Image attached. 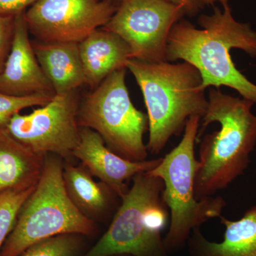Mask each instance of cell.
I'll return each instance as SVG.
<instances>
[{
	"mask_svg": "<svg viewBox=\"0 0 256 256\" xmlns=\"http://www.w3.org/2000/svg\"><path fill=\"white\" fill-rule=\"evenodd\" d=\"M198 22L201 28L185 20L173 26L168 40V62L191 64L201 74L205 89L229 87L256 104V84L239 72L230 54L238 48L256 58V32L248 24L236 21L229 6H215L213 14L201 15Z\"/></svg>",
	"mask_w": 256,
	"mask_h": 256,
	"instance_id": "1",
	"label": "cell"
},
{
	"mask_svg": "<svg viewBox=\"0 0 256 256\" xmlns=\"http://www.w3.org/2000/svg\"><path fill=\"white\" fill-rule=\"evenodd\" d=\"M208 105L202 118L196 142L207 126L220 124L200 143L198 168L195 178L196 200L214 196L244 174L256 144V116L254 102L224 94L218 88L208 92Z\"/></svg>",
	"mask_w": 256,
	"mask_h": 256,
	"instance_id": "2",
	"label": "cell"
},
{
	"mask_svg": "<svg viewBox=\"0 0 256 256\" xmlns=\"http://www.w3.org/2000/svg\"><path fill=\"white\" fill-rule=\"evenodd\" d=\"M126 68L140 88L148 110V151L158 154L173 136L184 130L190 118L202 119L206 112L208 99L201 74L184 62L149 63L132 58Z\"/></svg>",
	"mask_w": 256,
	"mask_h": 256,
	"instance_id": "3",
	"label": "cell"
},
{
	"mask_svg": "<svg viewBox=\"0 0 256 256\" xmlns=\"http://www.w3.org/2000/svg\"><path fill=\"white\" fill-rule=\"evenodd\" d=\"M201 118L192 116L185 126L181 142L170 151L150 174L162 180L163 202L170 213L169 230L164 238L168 252H176L186 246L192 230L210 220L220 218L225 208L222 196L196 200L195 178L198 160L194 146Z\"/></svg>",
	"mask_w": 256,
	"mask_h": 256,
	"instance_id": "4",
	"label": "cell"
},
{
	"mask_svg": "<svg viewBox=\"0 0 256 256\" xmlns=\"http://www.w3.org/2000/svg\"><path fill=\"white\" fill-rule=\"evenodd\" d=\"M62 158L44 156L36 188L24 204L0 256H18L37 242L64 234L90 235L94 224L69 197Z\"/></svg>",
	"mask_w": 256,
	"mask_h": 256,
	"instance_id": "5",
	"label": "cell"
},
{
	"mask_svg": "<svg viewBox=\"0 0 256 256\" xmlns=\"http://www.w3.org/2000/svg\"><path fill=\"white\" fill-rule=\"evenodd\" d=\"M132 180L107 232L84 256H169L162 237L169 218L162 180L148 172Z\"/></svg>",
	"mask_w": 256,
	"mask_h": 256,
	"instance_id": "6",
	"label": "cell"
},
{
	"mask_svg": "<svg viewBox=\"0 0 256 256\" xmlns=\"http://www.w3.org/2000/svg\"><path fill=\"white\" fill-rule=\"evenodd\" d=\"M126 68L112 72L79 106V126L96 131L111 151L133 162L146 160L148 118L138 110L126 84Z\"/></svg>",
	"mask_w": 256,
	"mask_h": 256,
	"instance_id": "7",
	"label": "cell"
},
{
	"mask_svg": "<svg viewBox=\"0 0 256 256\" xmlns=\"http://www.w3.org/2000/svg\"><path fill=\"white\" fill-rule=\"evenodd\" d=\"M181 6L163 0H124L102 28L127 43L132 60L168 62L170 31L184 16Z\"/></svg>",
	"mask_w": 256,
	"mask_h": 256,
	"instance_id": "8",
	"label": "cell"
},
{
	"mask_svg": "<svg viewBox=\"0 0 256 256\" xmlns=\"http://www.w3.org/2000/svg\"><path fill=\"white\" fill-rule=\"evenodd\" d=\"M78 109L75 92L55 95L31 114H15L4 129L36 154L52 153L68 160L80 142Z\"/></svg>",
	"mask_w": 256,
	"mask_h": 256,
	"instance_id": "9",
	"label": "cell"
},
{
	"mask_svg": "<svg viewBox=\"0 0 256 256\" xmlns=\"http://www.w3.org/2000/svg\"><path fill=\"white\" fill-rule=\"evenodd\" d=\"M118 6L108 0H38L24 18L40 42L79 43L104 28Z\"/></svg>",
	"mask_w": 256,
	"mask_h": 256,
	"instance_id": "10",
	"label": "cell"
},
{
	"mask_svg": "<svg viewBox=\"0 0 256 256\" xmlns=\"http://www.w3.org/2000/svg\"><path fill=\"white\" fill-rule=\"evenodd\" d=\"M24 12L14 16L11 50L0 73V92L14 96H54V90L44 74L28 38Z\"/></svg>",
	"mask_w": 256,
	"mask_h": 256,
	"instance_id": "11",
	"label": "cell"
},
{
	"mask_svg": "<svg viewBox=\"0 0 256 256\" xmlns=\"http://www.w3.org/2000/svg\"><path fill=\"white\" fill-rule=\"evenodd\" d=\"M80 136L73 158L80 160L90 174L97 176L120 198L129 190L126 182L130 178L138 173L154 169L162 158L130 161L111 151L100 134L90 128H82Z\"/></svg>",
	"mask_w": 256,
	"mask_h": 256,
	"instance_id": "12",
	"label": "cell"
},
{
	"mask_svg": "<svg viewBox=\"0 0 256 256\" xmlns=\"http://www.w3.org/2000/svg\"><path fill=\"white\" fill-rule=\"evenodd\" d=\"M86 84L96 88L112 72L126 68L132 60L130 50L118 35L96 30L78 43Z\"/></svg>",
	"mask_w": 256,
	"mask_h": 256,
	"instance_id": "13",
	"label": "cell"
},
{
	"mask_svg": "<svg viewBox=\"0 0 256 256\" xmlns=\"http://www.w3.org/2000/svg\"><path fill=\"white\" fill-rule=\"evenodd\" d=\"M220 218L225 226L223 242H210L200 227L194 228L186 242L191 256H256V205L239 220H229L223 216Z\"/></svg>",
	"mask_w": 256,
	"mask_h": 256,
	"instance_id": "14",
	"label": "cell"
},
{
	"mask_svg": "<svg viewBox=\"0 0 256 256\" xmlns=\"http://www.w3.org/2000/svg\"><path fill=\"white\" fill-rule=\"evenodd\" d=\"M33 47L56 95L76 92L86 84L78 43L40 42Z\"/></svg>",
	"mask_w": 256,
	"mask_h": 256,
	"instance_id": "15",
	"label": "cell"
},
{
	"mask_svg": "<svg viewBox=\"0 0 256 256\" xmlns=\"http://www.w3.org/2000/svg\"><path fill=\"white\" fill-rule=\"evenodd\" d=\"M44 162V156L34 152L0 128V193L36 186Z\"/></svg>",
	"mask_w": 256,
	"mask_h": 256,
	"instance_id": "16",
	"label": "cell"
},
{
	"mask_svg": "<svg viewBox=\"0 0 256 256\" xmlns=\"http://www.w3.org/2000/svg\"><path fill=\"white\" fill-rule=\"evenodd\" d=\"M63 175L69 197L84 214L102 213L110 205L112 195H116L105 184L96 183L82 164H66Z\"/></svg>",
	"mask_w": 256,
	"mask_h": 256,
	"instance_id": "17",
	"label": "cell"
},
{
	"mask_svg": "<svg viewBox=\"0 0 256 256\" xmlns=\"http://www.w3.org/2000/svg\"><path fill=\"white\" fill-rule=\"evenodd\" d=\"M36 186L11 188L0 193V254L5 240L14 228L22 207Z\"/></svg>",
	"mask_w": 256,
	"mask_h": 256,
	"instance_id": "18",
	"label": "cell"
},
{
	"mask_svg": "<svg viewBox=\"0 0 256 256\" xmlns=\"http://www.w3.org/2000/svg\"><path fill=\"white\" fill-rule=\"evenodd\" d=\"M75 234H64L37 242L21 256H74L78 248Z\"/></svg>",
	"mask_w": 256,
	"mask_h": 256,
	"instance_id": "19",
	"label": "cell"
},
{
	"mask_svg": "<svg viewBox=\"0 0 256 256\" xmlns=\"http://www.w3.org/2000/svg\"><path fill=\"white\" fill-rule=\"evenodd\" d=\"M54 96L32 95L14 96L0 92V128H4L15 114L32 106L46 105Z\"/></svg>",
	"mask_w": 256,
	"mask_h": 256,
	"instance_id": "20",
	"label": "cell"
},
{
	"mask_svg": "<svg viewBox=\"0 0 256 256\" xmlns=\"http://www.w3.org/2000/svg\"><path fill=\"white\" fill-rule=\"evenodd\" d=\"M14 26V16H0V73L11 50Z\"/></svg>",
	"mask_w": 256,
	"mask_h": 256,
	"instance_id": "21",
	"label": "cell"
},
{
	"mask_svg": "<svg viewBox=\"0 0 256 256\" xmlns=\"http://www.w3.org/2000/svg\"><path fill=\"white\" fill-rule=\"evenodd\" d=\"M38 0H0V16H15Z\"/></svg>",
	"mask_w": 256,
	"mask_h": 256,
	"instance_id": "22",
	"label": "cell"
},
{
	"mask_svg": "<svg viewBox=\"0 0 256 256\" xmlns=\"http://www.w3.org/2000/svg\"><path fill=\"white\" fill-rule=\"evenodd\" d=\"M168 2L178 5L182 8L185 15L192 16L198 14L203 8L200 0H163Z\"/></svg>",
	"mask_w": 256,
	"mask_h": 256,
	"instance_id": "23",
	"label": "cell"
},
{
	"mask_svg": "<svg viewBox=\"0 0 256 256\" xmlns=\"http://www.w3.org/2000/svg\"><path fill=\"white\" fill-rule=\"evenodd\" d=\"M202 4L204 5H214L216 3H220L223 8L229 6L228 0H200Z\"/></svg>",
	"mask_w": 256,
	"mask_h": 256,
	"instance_id": "24",
	"label": "cell"
},
{
	"mask_svg": "<svg viewBox=\"0 0 256 256\" xmlns=\"http://www.w3.org/2000/svg\"><path fill=\"white\" fill-rule=\"evenodd\" d=\"M108 1H110L111 2L114 3V4L117 5V6H119L124 0H108Z\"/></svg>",
	"mask_w": 256,
	"mask_h": 256,
	"instance_id": "25",
	"label": "cell"
},
{
	"mask_svg": "<svg viewBox=\"0 0 256 256\" xmlns=\"http://www.w3.org/2000/svg\"><path fill=\"white\" fill-rule=\"evenodd\" d=\"M132 256L130 255H118V256Z\"/></svg>",
	"mask_w": 256,
	"mask_h": 256,
	"instance_id": "26",
	"label": "cell"
}]
</instances>
